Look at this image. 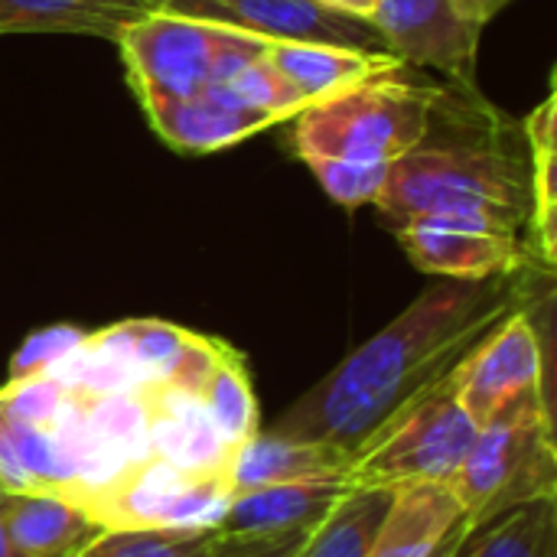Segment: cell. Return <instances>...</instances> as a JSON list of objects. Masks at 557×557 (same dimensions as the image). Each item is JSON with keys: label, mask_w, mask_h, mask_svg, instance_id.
I'll use <instances>...</instances> for the list:
<instances>
[{"label": "cell", "mask_w": 557, "mask_h": 557, "mask_svg": "<svg viewBox=\"0 0 557 557\" xmlns=\"http://www.w3.org/2000/svg\"><path fill=\"white\" fill-rule=\"evenodd\" d=\"M548 284L552 274L539 268L483 281L441 277L300 395L271 434L326 444L352 463L382 424L450 375L490 330L552 294Z\"/></svg>", "instance_id": "cell-1"}, {"label": "cell", "mask_w": 557, "mask_h": 557, "mask_svg": "<svg viewBox=\"0 0 557 557\" xmlns=\"http://www.w3.org/2000/svg\"><path fill=\"white\" fill-rule=\"evenodd\" d=\"M375 209L392 225L454 215L525 235L532 166L522 127L476 85H441L424 140L388 166Z\"/></svg>", "instance_id": "cell-2"}, {"label": "cell", "mask_w": 557, "mask_h": 557, "mask_svg": "<svg viewBox=\"0 0 557 557\" xmlns=\"http://www.w3.org/2000/svg\"><path fill=\"white\" fill-rule=\"evenodd\" d=\"M411 65L359 82L290 117V137L300 160L333 157L392 166L411 153L431 124L441 85L414 82Z\"/></svg>", "instance_id": "cell-3"}, {"label": "cell", "mask_w": 557, "mask_h": 557, "mask_svg": "<svg viewBox=\"0 0 557 557\" xmlns=\"http://www.w3.org/2000/svg\"><path fill=\"white\" fill-rule=\"evenodd\" d=\"M447 486L467 525L535 499H557L552 395L542 388L525 392L476 424L470 450Z\"/></svg>", "instance_id": "cell-4"}, {"label": "cell", "mask_w": 557, "mask_h": 557, "mask_svg": "<svg viewBox=\"0 0 557 557\" xmlns=\"http://www.w3.org/2000/svg\"><path fill=\"white\" fill-rule=\"evenodd\" d=\"M114 42L121 46L131 85L144 108L222 85L248 59L271 49V39L264 36L170 10L140 16L124 26Z\"/></svg>", "instance_id": "cell-5"}, {"label": "cell", "mask_w": 557, "mask_h": 557, "mask_svg": "<svg viewBox=\"0 0 557 557\" xmlns=\"http://www.w3.org/2000/svg\"><path fill=\"white\" fill-rule=\"evenodd\" d=\"M476 421L457 395L454 372L408 401L352 457L346 483L359 490H401L414 483H450L460 470Z\"/></svg>", "instance_id": "cell-6"}, {"label": "cell", "mask_w": 557, "mask_h": 557, "mask_svg": "<svg viewBox=\"0 0 557 557\" xmlns=\"http://www.w3.org/2000/svg\"><path fill=\"white\" fill-rule=\"evenodd\" d=\"M228 499L225 470H183L150 454L88 490L78 506L104 529H212Z\"/></svg>", "instance_id": "cell-7"}, {"label": "cell", "mask_w": 557, "mask_h": 557, "mask_svg": "<svg viewBox=\"0 0 557 557\" xmlns=\"http://www.w3.org/2000/svg\"><path fill=\"white\" fill-rule=\"evenodd\" d=\"M552 294L506 317L496 330H490L470 356L454 369L457 395L467 414L483 424L503 405L525 392H548V310L539 323V307ZM552 395V392H548Z\"/></svg>", "instance_id": "cell-8"}, {"label": "cell", "mask_w": 557, "mask_h": 557, "mask_svg": "<svg viewBox=\"0 0 557 557\" xmlns=\"http://www.w3.org/2000/svg\"><path fill=\"white\" fill-rule=\"evenodd\" d=\"M392 228H395L398 245L411 258V264L434 277L483 281V277H499V274H519L525 268L545 271L535 261V251L522 232H509L490 222L454 219V215H421Z\"/></svg>", "instance_id": "cell-9"}, {"label": "cell", "mask_w": 557, "mask_h": 557, "mask_svg": "<svg viewBox=\"0 0 557 557\" xmlns=\"http://www.w3.org/2000/svg\"><path fill=\"white\" fill-rule=\"evenodd\" d=\"M160 10L245 29L271 42H326L388 52L372 20L339 13L320 0H163Z\"/></svg>", "instance_id": "cell-10"}, {"label": "cell", "mask_w": 557, "mask_h": 557, "mask_svg": "<svg viewBox=\"0 0 557 557\" xmlns=\"http://www.w3.org/2000/svg\"><path fill=\"white\" fill-rule=\"evenodd\" d=\"M372 26L405 65L437 69L454 85H476L483 29L467 23L450 0H379Z\"/></svg>", "instance_id": "cell-11"}, {"label": "cell", "mask_w": 557, "mask_h": 557, "mask_svg": "<svg viewBox=\"0 0 557 557\" xmlns=\"http://www.w3.org/2000/svg\"><path fill=\"white\" fill-rule=\"evenodd\" d=\"M153 131L163 144L180 153H215L228 150L268 127H277L274 117L248 108L228 85H209L199 95L157 101L144 108Z\"/></svg>", "instance_id": "cell-12"}, {"label": "cell", "mask_w": 557, "mask_h": 557, "mask_svg": "<svg viewBox=\"0 0 557 557\" xmlns=\"http://www.w3.org/2000/svg\"><path fill=\"white\" fill-rule=\"evenodd\" d=\"M346 476L333 480H307V483H281L232 493L215 535L225 539H281V535H307L313 532L330 509L346 496Z\"/></svg>", "instance_id": "cell-13"}, {"label": "cell", "mask_w": 557, "mask_h": 557, "mask_svg": "<svg viewBox=\"0 0 557 557\" xmlns=\"http://www.w3.org/2000/svg\"><path fill=\"white\" fill-rule=\"evenodd\" d=\"M0 522L16 557H78L104 532L62 493H3Z\"/></svg>", "instance_id": "cell-14"}, {"label": "cell", "mask_w": 557, "mask_h": 557, "mask_svg": "<svg viewBox=\"0 0 557 557\" xmlns=\"http://www.w3.org/2000/svg\"><path fill=\"white\" fill-rule=\"evenodd\" d=\"M0 486L3 493H62L75 499L78 470L62 444L55 418L36 424L0 405Z\"/></svg>", "instance_id": "cell-15"}, {"label": "cell", "mask_w": 557, "mask_h": 557, "mask_svg": "<svg viewBox=\"0 0 557 557\" xmlns=\"http://www.w3.org/2000/svg\"><path fill=\"white\" fill-rule=\"evenodd\" d=\"M463 522V509L447 483L401 486L395 490L369 557H431Z\"/></svg>", "instance_id": "cell-16"}, {"label": "cell", "mask_w": 557, "mask_h": 557, "mask_svg": "<svg viewBox=\"0 0 557 557\" xmlns=\"http://www.w3.org/2000/svg\"><path fill=\"white\" fill-rule=\"evenodd\" d=\"M268 59L304 95L307 104L405 65L395 52H362L326 42H271Z\"/></svg>", "instance_id": "cell-17"}, {"label": "cell", "mask_w": 557, "mask_h": 557, "mask_svg": "<svg viewBox=\"0 0 557 557\" xmlns=\"http://www.w3.org/2000/svg\"><path fill=\"white\" fill-rule=\"evenodd\" d=\"M150 454L183 470H232V450L212 431L202 405L189 395L147 385Z\"/></svg>", "instance_id": "cell-18"}, {"label": "cell", "mask_w": 557, "mask_h": 557, "mask_svg": "<svg viewBox=\"0 0 557 557\" xmlns=\"http://www.w3.org/2000/svg\"><path fill=\"white\" fill-rule=\"evenodd\" d=\"M349 457L326 444L277 437L271 431H258L248 444H242L232 457V493L281 486V483H307V480H333L346 476Z\"/></svg>", "instance_id": "cell-19"}, {"label": "cell", "mask_w": 557, "mask_h": 557, "mask_svg": "<svg viewBox=\"0 0 557 557\" xmlns=\"http://www.w3.org/2000/svg\"><path fill=\"white\" fill-rule=\"evenodd\" d=\"M160 10L153 0H0L7 33H78L117 39L124 26Z\"/></svg>", "instance_id": "cell-20"}, {"label": "cell", "mask_w": 557, "mask_h": 557, "mask_svg": "<svg viewBox=\"0 0 557 557\" xmlns=\"http://www.w3.org/2000/svg\"><path fill=\"white\" fill-rule=\"evenodd\" d=\"M555 75L548 85V95L542 104L525 117L522 134L529 147V166H532V222H529V245L535 251V261L555 274L557 261V193H555V163H557V124H555Z\"/></svg>", "instance_id": "cell-21"}, {"label": "cell", "mask_w": 557, "mask_h": 557, "mask_svg": "<svg viewBox=\"0 0 557 557\" xmlns=\"http://www.w3.org/2000/svg\"><path fill=\"white\" fill-rule=\"evenodd\" d=\"M454 557H557V499H535L467 525Z\"/></svg>", "instance_id": "cell-22"}, {"label": "cell", "mask_w": 557, "mask_h": 557, "mask_svg": "<svg viewBox=\"0 0 557 557\" xmlns=\"http://www.w3.org/2000/svg\"><path fill=\"white\" fill-rule=\"evenodd\" d=\"M196 401L202 405L212 431L219 434V441L232 454L261 431L258 398H255V388H251L245 359L232 346H225V343H222L219 359H215L209 379L202 382Z\"/></svg>", "instance_id": "cell-23"}, {"label": "cell", "mask_w": 557, "mask_h": 557, "mask_svg": "<svg viewBox=\"0 0 557 557\" xmlns=\"http://www.w3.org/2000/svg\"><path fill=\"white\" fill-rule=\"evenodd\" d=\"M392 499L395 490L349 486L330 516L313 532H307L294 557H369Z\"/></svg>", "instance_id": "cell-24"}, {"label": "cell", "mask_w": 557, "mask_h": 557, "mask_svg": "<svg viewBox=\"0 0 557 557\" xmlns=\"http://www.w3.org/2000/svg\"><path fill=\"white\" fill-rule=\"evenodd\" d=\"M212 529H104L78 557H206Z\"/></svg>", "instance_id": "cell-25"}, {"label": "cell", "mask_w": 557, "mask_h": 557, "mask_svg": "<svg viewBox=\"0 0 557 557\" xmlns=\"http://www.w3.org/2000/svg\"><path fill=\"white\" fill-rule=\"evenodd\" d=\"M222 85H228L248 108H255V111L274 117L277 124H287L290 117H297V114L307 108L304 95L281 75V69L268 59V52L248 59V62H245L242 69H235L232 78L222 82Z\"/></svg>", "instance_id": "cell-26"}, {"label": "cell", "mask_w": 557, "mask_h": 557, "mask_svg": "<svg viewBox=\"0 0 557 557\" xmlns=\"http://www.w3.org/2000/svg\"><path fill=\"white\" fill-rule=\"evenodd\" d=\"M317 183L326 189L330 199H336L346 209L359 206H375L388 176L385 163H359V160H333V157H313L304 160Z\"/></svg>", "instance_id": "cell-27"}, {"label": "cell", "mask_w": 557, "mask_h": 557, "mask_svg": "<svg viewBox=\"0 0 557 557\" xmlns=\"http://www.w3.org/2000/svg\"><path fill=\"white\" fill-rule=\"evenodd\" d=\"M85 339H88V333L78 326H69V323H55V326L39 330V333H29L7 366V382H26V379L49 375Z\"/></svg>", "instance_id": "cell-28"}, {"label": "cell", "mask_w": 557, "mask_h": 557, "mask_svg": "<svg viewBox=\"0 0 557 557\" xmlns=\"http://www.w3.org/2000/svg\"><path fill=\"white\" fill-rule=\"evenodd\" d=\"M307 535H281V539H225L212 532V545L206 557H294Z\"/></svg>", "instance_id": "cell-29"}, {"label": "cell", "mask_w": 557, "mask_h": 557, "mask_svg": "<svg viewBox=\"0 0 557 557\" xmlns=\"http://www.w3.org/2000/svg\"><path fill=\"white\" fill-rule=\"evenodd\" d=\"M450 3H454V10H457L467 23L486 29V23H490L496 13H503L512 0H450Z\"/></svg>", "instance_id": "cell-30"}, {"label": "cell", "mask_w": 557, "mask_h": 557, "mask_svg": "<svg viewBox=\"0 0 557 557\" xmlns=\"http://www.w3.org/2000/svg\"><path fill=\"white\" fill-rule=\"evenodd\" d=\"M323 7H333L339 13H349V16H362V20H372L379 0H320Z\"/></svg>", "instance_id": "cell-31"}, {"label": "cell", "mask_w": 557, "mask_h": 557, "mask_svg": "<svg viewBox=\"0 0 557 557\" xmlns=\"http://www.w3.org/2000/svg\"><path fill=\"white\" fill-rule=\"evenodd\" d=\"M463 532H467V522H463V525H460V529H457V532H454V535H450V539H447L431 557H454V548H457V542L463 539Z\"/></svg>", "instance_id": "cell-32"}, {"label": "cell", "mask_w": 557, "mask_h": 557, "mask_svg": "<svg viewBox=\"0 0 557 557\" xmlns=\"http://www.w3.org/2000/svg\"><path fill=\"white\" fill-rule=\"evenodd\" d=\"M0 496H3V493H0ZM0 557H16V555H13V548H10V542H7L3 522H0Z\"/></svg>", "instance_id": "cell-33"}, {"label": "cell", "mask_w": 557, "mask_h": 557, "mask_svg": "<svg viewBox=\"0 0 557 557\" xmlns=\"http://www.w3.org/2000/svg\"><path fill=\"white\" fill-rule=\"evenodd\" d=\"M153 3H157V7H160V3H163V0H153Z\"/></svg>", "instance_id": "cell-34"}, {"label": "cell", "mask_w": 557, "mask_h": 557, "mask_svg": "<svg viewBox=\"0 0 557 557\" xmlns=\"http://www.w3.org/2000/svg\"><path fill=\"white\" fill-rule=\"evenodd\" d=\"M0 493H3V486H0Z\"/></svg>", "instance_id": "cell-35"}]
</instances>
